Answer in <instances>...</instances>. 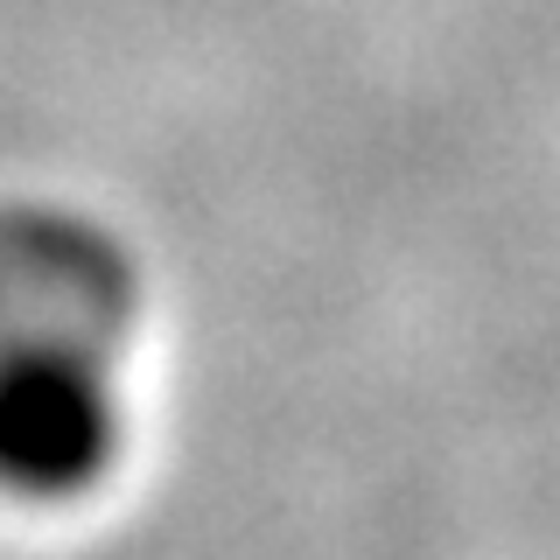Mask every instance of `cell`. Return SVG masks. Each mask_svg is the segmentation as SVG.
<instances>
[{"label": "cell", "mask_w": 560, "mask_h": 560, "mask_svg": "<svg viewBox=\"0 0 560 560\" xmlns=\"http://www.w3.org/2000/svg\"><path fill=\"white\" fill-rule=\"evenodd\" d=\"M140 315L127 238L70 203H0V350L119 358Z\"/></svg>", "instance_id": "1"}, {"label": "cell", "mask_w": 560, "mask_h": 560, "mask_svg": "<svg viewBox=\"0 0 560 560\" xmlns=\"http://www.w3.org/2000/svg\"><path fill=\"white\" fill-rule=\"evenodd\" d=\"M127 399L98 350H0V490L78 498L119 463Z\"/></svg>", "instance_id": "2"}]
</instances>
